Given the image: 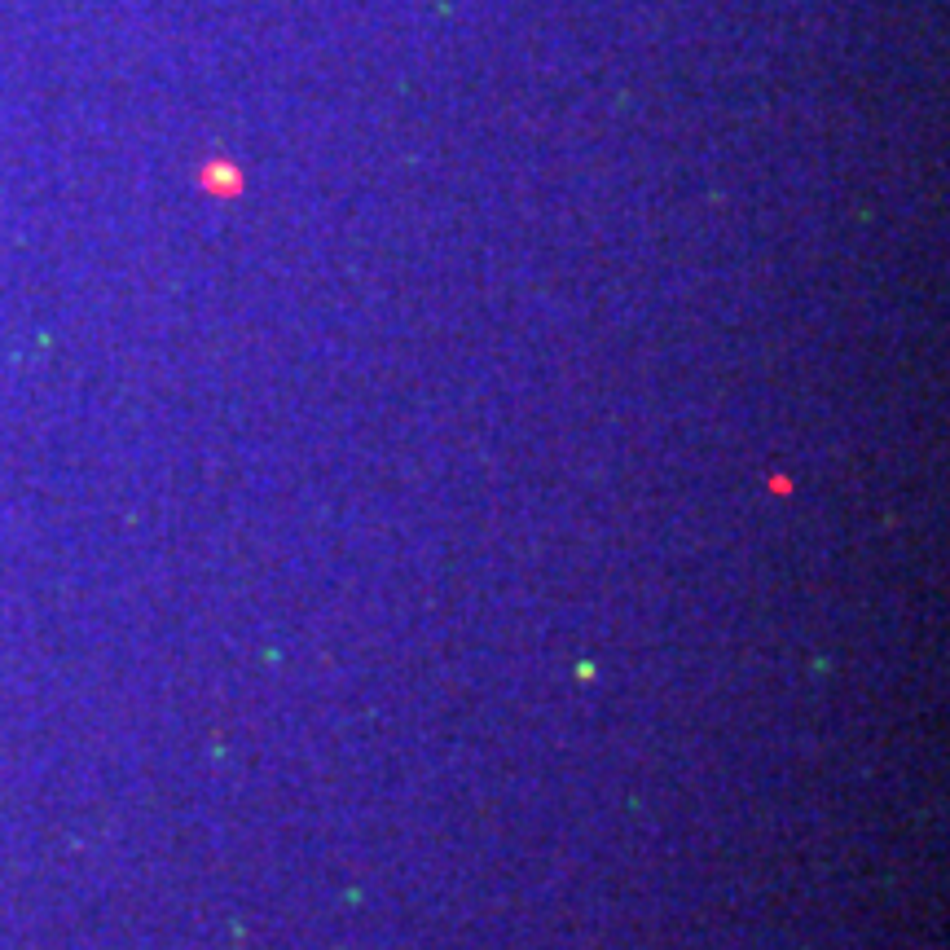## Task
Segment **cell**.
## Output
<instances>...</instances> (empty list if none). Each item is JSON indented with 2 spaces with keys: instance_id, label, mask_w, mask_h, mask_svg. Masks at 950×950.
<instances>
[{
  "instance_id": "cell-1",
  "label": "cell",
  "mask_w": 950,
  "mask_h": 950,
  "mask_svg": "<svg viewBox=\"0 0 950 950\" xmlns=\"http://www.w3.org/2000/svg\"><path fill=\"white\" fill-rule=\"evenodd\" d=\"M203 185H207L212 194L229 198V194L242 190V176H238L234 163H207V168H203Z\"/></svg>"
},
{
  "instance_id": "cell-2",
  "label": "cell",
  "mask_w": 950,
  "mask_h": 950,
  "mask_svg": "<svg viewBox=\"0 0 950 950\" xmlns=\"http://www.w3.org/2000/svg\"><path fill=\"white\" fill-rule=\"evenodd\" d=\"M770 493H792V480H788V475H770Z\"/></svg>"
}]
</instances>
